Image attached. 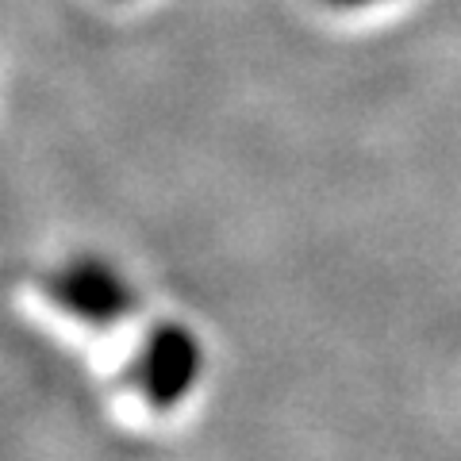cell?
I'll use <instances>...</instances> for the list:
<instances>
[{
    "mask_svg": "<svg viewBox=\"0 0 461 461\" xmlns=\"http://www.w3.org/2000/svg\"><path fill=\"white\" fill-rule=\"evenodd\" d=\"M42 288L58 308L89 327H112L131 320L139 308L135 288L100 258H74V262L50 269Z\"/></svg>",
    "mask_w": 461,
    "mask_h": 461,
    "instance_id": "cell-1",
    "label": "cell"
},
{
    "mask_svg": "<svg viewBox=\"0 0 461 461\" xmlns=\"http://www.w3.org/2000/svg\"><path fill=\"white\" fill-rule=\"evenodd\" d=\"M204 369V350L185 323H158L142 339L131 381L154 411H169L193 393Z\"/></svg>",
    "mask_w": 461,
    "mask_h": 461,
    "instance_id": "cell-2",
    "label": "cell"
},
{
    "mask_svg": "<svg viewBox=\"0 0 461 461\" xmlns=\"http://www.w3.org/2000/svg\"><path fill=\"white\" fill-rule=\"evenodd\" d=\"M330 8H369V5H381V0H323Z\"/></svg>",
    "mask_w": 461,
    "mask_h": 461,
    "instance_id": "cell-3",
    "label": "cell"
}]
</instances>
